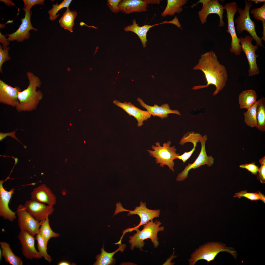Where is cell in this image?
<instances>
[{"label": "cell", "instance_id": "obj_1", "mask_svg": "<svg viewBox=\"0 0 265 265\" xmlns=\"http://www.w3.org/2000/svg\"><path fill=\"white\" fill-rule=\"evenodd\" d=\"M193 69L202 71L207 83L206 85L195 86L192 88V90L205 88L213 85L216 87L213 93V96H215L225 86L228 78L227 70L224 65L220 63L215 53L213 51L202 54L198 63Z\"/></svg>", "mask_w": 265, "mask_h": 265}, {"label": "cell", "instance_id": "obj_2", "mask_svg": "<svg viewBox=\"0 0 265 265\" xmlns=\"http://www.w3.org/2000/svg\"><path fill=\"white\" fill-rule=\"evenodd\" d=\"M26 75L29 80V84L26 89L18 93L19 102L15 107L18 112L31 111L35 109L43 97L41 91L36 90L37 88L40 87L41 84L39 78L30 71L26 73Z\"/></svg>", "mask_w": 265, "mask_h": 265}, {"label": "cell", "instance_id": "obj_3", "mask_svg": "<svg viewBox=\"0 0 265 265\" xmlns=\"http://www.w3.org/2000/svg\"><path fill=\"white\" fill-rule=\"evenodd\" d=\"M162 223L157 220L154 222L153 220L149 221L143 225V229L140 230L138 228L136 229V233L132 236L129 237L128 242L131 244L130 249L133 250L134 248L143 251L142 248L145 244L144 240L150 239L155 248L159 245L158 234L159 232L163 231L164 226H160Z\"/></svg>", "mask_w": 265, "mask_h": 265}, {"label": "cell", "instance_id": "obj_4", "mask_svg": "<svg viewBox=\"0 0 265 265\" xmlns=\"http://www.w3.org/2000/svg\"><path fill=\"white\" fill-rule=\"evenodd\" d=\"M227 252L235 258L236 256V251L225 244L220 243L208 242L200 246L191 254L188 260L190 265H194L198 261L203 259L209 262L213 260L217 254L221 252Z\"/></svg>", "mask_w": 265, "mask_h": 265}, {"label": "cell", "instance_id": "obj_5", "mask_svg": "<svg viewBox=\"0 0 265 265\" xmlns=\"http://www.w3.org/2000/svg\"><path fill=\"white\" fill-rule=\"evenodd\" d=\"M171 144V141H168L161 146L160 142H157L155 143V146H151L152 150L148 149L147 151L150 156L155 158L156 163L159 164L160 166L162 167L166 165L170 170L174 172V160L178 159L177 157L180 155L176 152L177 149L175 146H170Z\"/></svg>", "mask_w": 265, "mask_h": 265}, {"label": "cell", "instance_id": "obj_6", "mask_svg": "<svg viewBox=\"0 0 265 265\" xmlns=\"http://www.w3.org/2000/svg\"><path fill=\"white\" fill-rule=\"evenodd\" d=\"M245 6L244 9H242L240 7L237 8V12L239 15L234 20V23L237 24L236 31L239 34L242 33L244 30L247 31L255 40L256 45L264 47L262 43V40L256 33L255 28L256 24L250 18V10L253 6L252 2L246 0H245Z\"/></svg>", "mask_w": 265, "mask_h": 265}, {"label": "cell", "instance_id": "obj_7", "mask_svg": "<svg viewBox=\"0 0 265 265\" xmlns=\"http://www.w3.org/2000/svg\"><path fill=\"white\" fill-rule=\"evenodd\" d=\"M237 3L234 1L227 3L224 6L226 12L227 21V29L226 31L230 34L231 38L229 51L231 53L238 56L240 54L242 49L239 38L237 35L234 19L237 12Z\"/></svg>", "mask_w": 265, "mask_h": 265}, {"label": "cell", "instance_id": "obj_8", "mask_svg": "<svg viewBox=\"0 0 265 265\" xmlns=\"http://www.w3.org/2000/svg\"><path fill=\"white\" fill-rule=\"evenodd\" d=\"M207 139V136L205 135L203 136L200 141L201 144V149L198 157L192 163H188L185 167L184 170L179 173L176 178V180L178 181H183L188 177L189 170L191 169L198 168L202 165H207L210 167L214 163V159L211 156H208L205 149V144Z\"/></svg>", "mask_w": 265, "mask_h": 265}, {"label": "cell", "instance_id": "obj_9", "mask_svg": "<svg viewBox=\"0 0 265 265\" xmlns=\"http://www.w3.org/2000/svg\"><path fill=\"white\" fill-rule=\"evenodd\" d=\"M16 212L20 230L27 232L34 236L38 233L42 221L36 220L26 211L24 205L21 204L18 206Z\"/></svg>", "mask_w": 265, "mask_h": 265}, {"label": "cell", "instance_id": "obj_10", "mask_svg": "<svg viewBox=\"0 0 265 265\" xmlns=\"http://www.w3.org/2000/svg\"><path fill=\"white\" fill-rule=\"evenodd\" d=\"M239 38L242 50L245 54L249 65L248 76L251 77L259 74L260 72L256 62L258 55L255 53L258 46L252 44L253 39L249 35L244 38L241 37Z\"/></svg>", "mask_w": 265, "mask_h": 265}, {"label": "cell", "instance_id": "obj_11", "mask_svg": "<svg viewBox=\"0 0 265 265\" xmlns=\"http://www.w3.org/2000/svg\"><path fill=\"white\" fill-rule=\"evenodd\" d=\"M146 202L141 201L140 202V205L136 207L134 210H126V212H129L127 214L128 216L133 214L137 215L140 217V221L139 224L136 226L132 228H129L123 230L122 235L120 239V240H122L123 236L127 233L134 231L148 221L153 220L155 218L159 217L160 211L159 209H149L146 207Z\"/></svg>", "mask_w": 265, "mask_h": 265}, {"label": "cell", "instance_id": "obj_12", "mask_svg": "<svg viewBox=\"0 0 265 265\" xmlns=\"http://www.w3.org/2000/svg\"><path fill=\"white\" fill-rule=\"evenodd\" d=\"M27 232L20 230L18 237L23 254L27 259H40L42 257L35 247V238Z\"/></svg>", "mask_w": 265, "mask_h": 265}, {"label": "cell", "instance_id": "obj_13", "mask_svg": "<svg viewBox=\"0 0 265 265\" xmlns=\"http://www.w3.org/2000/svg\"><path fill=\"white\" fill-rule=\"evenodd\" d=\"M24 206L26 211L37 220L42 221L52 214L54 211L53 206L32 199L27 200Z\"/></svg>", "mask_w": 265, "mask_h": 265}, {"label": "cell", "instance_id": "obj_14", "mask_svg": "<svg viewBox=\"0 0 265 265\" xmlns=\"http://www.w3.org/2000/svg\"><path fill=\"white\" fill-rule=\"evenodd\" d=\"M25 12V17L21 19L22 23L19 28L12 34L5 35L8 36L7 38L8 41L16 40L18 42H22L25 40L29 38L30 36V30H33L35 31H38L37 29L33 27L31 23L32 11H30Z\"/></svg>", "mask_w": 265, "mask_h": 265}, {"label": "cell", "instance_id": "obj_15", "mask_svg": "<svg viewBox=\"0 0 265 265\" xmlns=\"http://www.w3.org/2000/svg\"><path fill=\"white\" fill-rule=\"evenodd\" d=\"M5 180H0V216L12 222L16 218V212L10 209L9 204L15 189L12 188L9 191L6 190L3 186Z\"/></svg>", "mask_w": 265, "mask_h": 265}, {"label": "cell", "instance_id": "obj_16", "mask_svg": "<svg viewBox=\"0 0 265 265\" xmlns=\"http://www.w3.org/2000/svg\"><path fill=\"white\" fill-rule=\"evenodd\" d=\"M224 7L217 0H210L204 7L198 12V16L202 24L207 21L208 16L211 14H216L219 16L220 21L218 26L222 27L225 25L223 20Z\"/></svg>", "mask_w": 265, "mask_h": 265}, {"label": "cell", "instance_id": "obj_17", "mask_svg": "<svg viewBox=\"0 0 265 265\" xmlns=\"http://www.w3.org/2000/svg\"><path fill=\"white\" fill-rule=\"evenodd\" d=\"M20 88L13 87L0 80V103L16 107L19 104L18 95Z\"/></svg>", "mask_w": 265, "mask_h": 265}, {"label": "cell", "instance_id": "obj_18", "mask_svg": "<svg viewBox=\"0 0 265 265\" xmlns=\"http://www.w3.org/2000/svg\"><path fill=\"white\" fill-rule=\"evenodd\" d=\"M113 103L123 110L129 115L134 117L137 121L138 127L142 126L145 121L150 118L151 115L147 111L143 110L136 107L131 102H124L121 103L117 100H114Z\"/></svg>", "mask_w": 265, "mask_h": 265}, {"label": "cell", "instance_id": "obj_19", "mask_svg": "<svg viewBox=\"0 0 265 265\" xmlns=\"http://www.w3.org/2000/svg\"><path fill=\"white\" fill-rule=\"evenodd\" d=\"M31 199L53 206L56 202V198L51 189L44 184L33 189L31 193Z\"/></svg>", "mask_w": 265, "mask_h": 265}, {"label": "cell", "instance_id": "obj_20", "mask_svg": "<svg viewBox=\"0 0 265 265\" xmlns=\"http://www.w3.org/2000/svg\"><path fill=\"white\" fill-rule=\"evenodd\" d=\"M137 101L141 106L146 109L149 114L154 116H156L163 119L167 117L168 114H170L181 115L178 110L171 109L169 105L167 104H164L160 106L155 104L153 106H151L145 104L140 98H138Z\"/></svg>", "mask_w": 265, "mask_h": 265}, {"label": "cell", "instance_id": "obj_21", "mask_svg": "<svg viewBox=\"0 0 265 265\" xmlns=\"http://www.w3.org/2000/svg\"><path fill=\"white\" fill-rule=\"evenodd\" d=\"M147 6L145 0H124L119 4L118 8L119 11L128 14L146 11Z\"/></svg>", "mask_w": 265, "mask_h": 265}, {"label": "cell", "instance_id": "obj_22", "mask_svg": "<svg viewBox=\"0 0 265 265\" xmlns=\"http://www.w3.org/2000/svg\"><path fill=\"white\" fill-rule=\"evenodd\" d=\"M132 24L125 27L124 30L125 31H131L136 34L140 39L144 47L146 46L147 41L146 38L147 34L150 28L159 24L166 23H171L170 21H164L159 24H156L152 25H145L142 26H139L136 23V20L134 19L132 21Z\"/></svg>", "mask_w": 265, "mask_h": 265}, {"label": "cell", "instance_id": "obj_23", "mask_svg": "<svg viewBox=\"0 0 265 265\" xmlns=\"http://www.w3.org/2000/svg\"><path fill=\"white\" fill-rule=\"evenodd\" d=\"M104 245L102 248L101 249V253L96 256V261L94 263L93 265H109L114 264L115 263L116 260L113 257L114 255L119 251L122 252H123L126 247V244L121 243L119 244L118 248L115 251L109 253L104 250Z\"/></svg>", "mask_w": 265, "mask_h": 265}, {"label": "cell", "instance_id": "obj_24", "mask_svg": "<svg viewBox=\"0 0 265 265\" xmlns=\"http://www.w3.org/2000/svg\"><path fill=\"white\" fill-rule=\"evenodd\" d=\"M257 95L255 91L247 90L242 92L238 97V104L240 109H248L257 101Z\"/></svg>", "mask_w": 265, "mask_h": 265}, {"label": "cell", "instance_id": "obj_25", "mask_svg": "<svg viewBox=\"0 0 265 265\" xmlns=\"http://www.w3.org/2000/svg\"><path fill=\"white\" fill-rule=\"evenodd\" d=\"M0 245L1 248L2 256L6 262L12 265H23L22 260L13 253L9 244L5 241L1 242Z\"/></svg>", "mask_w": 265, "mask_h": 265}, {"label": "cell", "instance_id": "obj_26", "mask_svg": "<svg viewBox=\"0 0 265 265\" xmlns=\"http://www.w3.org/2000/svg\"><path fill=\"white\" fill-rule=\"evenodd\" d=\"M187 0H168L167 6L161 15L163 17L173 16L175 13L181 12L183 6L187 3Z\"/></svg>", "mask_w": 265, "mask_h": 265}, {"label": "cell", "instance_id": "obj_27", "mask_svg": "<svg viewBox=\"0 0 265 265\" xmlns=\"http://www.w3.org/2000/svg\"><path fill=\"white\" fill-rule=\"evenodd\" d=\"M77 14L76 11H71L69 8H67L59 20V23L60 26L64 29L73 32L74 21Z\"/></svg>", "mask_w": 265, "mask_h": 265}, {"label": "cell", "instance_id": "obj_28", "mask_svg": "<svg viewBox=\"0 0 265 265\" xmlns=\"http://www.w3.org/2000/svg\"><path fill=\"white\" fill-rule=\"evenodd\" d=\"M257 101V125L256 127L260 131L263 132L265 131V98L262 97Z\"/></svg>", "mask_w": 265, "mask_h": 265}, {"label": "cell", "instance_id": "obj_29", "mask_svg": "<svg viewBox=\"0 0 265 265\" xmlns=\"http://www.w3.org/2000/svg\"><path fill=\"white\" fill-rule=\"evenodd\" d=\"M38 233L43 238L47 246L48 242L51 238H57L60 236L59 233L54 232L52 229L49 225L48 217L42 221Z\"/></svg>", "mask_w": 265, "mask_h": 265}, {"label": "cell", "instance_id": "obj_30", "mask_svg": "<svg viewBox=\"0 0 265 265\" xmlns=\"http://www.w3.org/2000/svg\"><path fill=\"white\" fill-rule=\"evenodd\" d=\"M257 101L243 113L244 122L246 125L251 128L257 125L256 107Z\"/></svg>", "mask_w": 265, "mask_h": 265}, {"label": "cell", "instance_id": "obj_31", "mask_svg": "<svg viewBox=\"0 0 265 265\" xmlns=\"http://www.w3.org/2000/svg\"><path fill=\"white\" fill-rule=\"evenodd\" d=\"M250 13L253 14L254 18L262 22L263 27V36L261 38L262 39L265 41V3L263 5L259 8H255L251 10Z\"/></svg>", "mask_w": 265, "mask_h": 265}, {"label": "cell", "instance_id": "obj_32", "mask_svg": "<svg viewBox=\"0 0 265 265\" xmlns=\"http://www.w3.org/2000/svg\"><path fill=\"white\" fill-rule=\"evenodd\" d=\"M36 239L37 241V248L38 251L42 257L49 263L52 261L50 256L47 253V246L42 236L39 233L36 235Z\"/></svg>", "mask_w": 265, "mask_h": 265}, {"label": "cell", "instance_id": "obj_33", "mask_svg": "<svg viewBox=\"0 0 265 265\" xmlns=\"http://www.w3.org/2000/svg\"><path fill=\"white\" fill-rule=\"evenodd\" d=\"M203 137L201 134L194 132H188L185 134L179 142V144L183 145L185 143L190 142L193 146H197L198 142H200Z\"/></svg>", "mask_w": 265, "mask_h": 265}, {"label": "cell", "instance_id": "obj_34", "mask_svg": "<svg viewBox=\"0 0 265 265\" xmlns=\"http://www.w3.org/2000/svg\"><path fill=\"white\" fill-rule=\"evenodd\" d=\"M72 1L71 0H64L60 4L58 3L55 4H53L52 8L48 12L50 15L49 19L51 21L55 20L59 14H57L59 11L64 8H69V6Z\"/></svg>", "mask_w": 265, "mask_h": 265}, {"label": "cell", "instance_id": "obj_35", "mask_svg": "<svg viewBox=\"0 0 265 265\" xmlns=\"http://www.w3.org/2000/svg\"><path fill=\"white\" fill-rule=\"evenodd\" d=\"M10 48L7 47L3 49L2 45H0V72L2 73V66L3 63L11 59L9 56L8 52Z\"/></svg>", "mask_w": 265, "mask_h": 265}, {"label": "cell", "instance_id": "obj_36", "mask_svg": "<svg viewBox=\"0 0 265 265\" xmlns=\"http://www.w3.org/2000/svg\"><path fill=\"white\" fill-rule=\"evenodd\" d=\"M243 197H246L251 200H256L260 199L257 193L247 192L246 190L243 191L236 193L234 196V197L239 198Z\"/></svg>", "mask_w": 265, "mask_h": 265}, {"label": "cell", "instance_id": "obj_37", "mask_svg": "<svg viewBox=\"0 0 265 265\" xmlns=\"http://www.w3.org/2000/svg\"><path fill=\"white\" fill-rule=\"evenodd\" d=\"M259 162L261 164L260 167L259 168L257 178L258 179L260 180L262 183H265V157L261 159Z\"/></svg>", "mask_w": 265, "mask_h": 265}, {"label": "cell", "instance_id": "obj_38", "mask_svg": "<svg viewBox=\"0 0 265 265\" xmlns=\"http://www.w3.org/2000/svg\"><path fill=\"white\" fill-rule=\"evenodd\" d=\"M24 7L23 9L25 12L30 11L31 8L34 5L38 4L43 5L44 0H23Z\"/></svg>", "mask_w": 265, "mask_h": 265}, {"label": "cell", "instance_id": "obj_39", "mask_svg": "<svg viewBox=\"0 0 265 265\" xmlns=\"http://www.w3.org/2000/svg\"><path fill=\"white\" fill-rule=\"evenodd\" d=\"M240 168L245 169L251 172L253 175H257L259 170V167L254 162L242 164L239 166Z\"/></svg>", "mask_w": 265, "mask_h": 265}, {"label": "cell", "instance_id": "obj_40", "mask_svg": "<svg viewBox=\"0 0 265 265\" xmlns=\"http://www.w3.org/2000/svg\"><path fill=\"white\" fill-rule=\"evenodd\" d=\"M120 0H108V5L111 10L113 12L118 13L119 11L118 8L119 3L121 1Z\"/></svg>", "mask_w": 265, "mask_h": 265}, {"label": "cell", "instance_id": "obj_41", "mask_svg": "<svg viewBox=\"0 0 265 265\" xmlns=\"http://www.w3.org/2000/svg\"><path fill=\"white\" fill-rule=\"evenodd\" d=\"M196 146H194L193 148L190 151L187 152H185L182 155L177 156L178 159L182 160L183 163H184L190 157L195 150V148Z\"/></svg>", "mask_w": 265, "mask_h": 265}, {"label": "cell", "instance_id": "obj_42", "mask_svg": "<svg viewBox=\"0 0 265 265\" xmlns=\"http://www.w3.org/2000/svg\"><path fill=\"white\" fill-rule=\"evenodd\" d=\"M17 129H16L13 132H9L8 133H3L2 132H0V141H1L4 138H5L6 136H10L14 139H15L17 140L21 144H22L23 146H24V148H26V146H24L20 142V141L16 137L15 135V131Z\"/></svg>", "mask_w": 265, "mask_h": 265}, {"label": "cell", "instance_id": "obj_43", "mask_svg": "<svg viewBox=\"0 0 265 265\" xmlns=\"http://www.w3.org/2000/svg\"><path fill=\"white\" fill-rule=\"evenodd\" d=\"M5 36V35H2L0 32V42L1 44H2L3 49L8 47L10 43L7 39L6 38Z\"/></svg>", "mask_w": 265, "mask_h": 265}, {"label": "cell", "instance_id": "obj_44", "mask_svg": "<svg viewBox=\"0 0 265 265\" xmlns=\"http://www.w3.org/2000/svg\"><path fill=\"white\" fill-rule=\"evenodd\" d=\"M210 0H200L197 3L195 4H193L191 6L189 7L193 8L194 6H196L199 3H202V7L205 6L210 1Z\"/></svg>", "mask_w": 265, "mask_h": 265}, {"label": "cell", "instance_id": "obj_45", "mask_svg": "<svg viewBox=\"0 0 265 265\" xmlns=\"http://www.w3.org/2000/svg\"><path fill=\"white\" fill-rule=\"evenodd\" d=\"M0 1L4 3L6 5L8 6L12 5L15 6V4L12 0H0Z\"/></svg>", "mask_w": 265, "mask_h": 265}, {"label": "cell", "instance_id": "obj_46", "mask_svg": "<svg viewBox=\"0 0 265 265\" xmlns=\"http://www.w3.org/2000/svg\"><path fill=\"white\" fill-rule=\"evenodd\" d=\"M161 0H145L146 3L148 4H159Z\"/></svg>", "mask_w": 265, "mask_h": 265}, {"label": "cell", "instance_id": "obj_47", "mask_svg": "<svg viewBox=\"0 0 265 265\" xmlns=\"http://www.w3.org/2000/svg\"><path fill=\"white\" fill-rule=\"evenodd\" d=\"M258 194L259 196L260 199L262 200L264 203L265 202V195L259 191L257 193Z\"/></svg>", "mask_w": 265, "mask_h": 265}, {"label": "cell", "instance_id": "obj_48", "mask_svg": "<svg viewBox=\"0 0 265 265\" xmlns=\"http://www.w3.org/2000/svg\"><path fill=\"white\" fill-rule=\"evenodd\" d=\"M248 1L254 2L255 4L262 2L264 3L265 2V0H248Z\"/></svg>", "mask_w": 265, "mask_h": 265}, {"label": "cell", "instance_id": "obj_49", "mask_svg": "<svg viewBox=\"0 0 265 265\" xmlns=\"http://www.w3.org/2000/svg\"><path fill=\"white\" fill-rule=\"evenodd\" d=\"M58 265H70V264L66 261H62L59 262L58 264Z\"/></svg>", "mask_w": 265, "mask_h": 265}, {"label": "cell", "instance_id": "obj_50", "mask_svg": "<svg viewBox=\"0 0 265 265\" xmlns=\"http://www.w3.org/2000/svg\"><path fill=\"white\" fill-rule=\"evenodd\" d=\"M0 156H3V157H12L13 158V159H14V160H15V164H14V166H13V167L12 170V171H11V172L10 173V174L12 172V170H13V168H14V166H15V165L16 164H17V163L18 162V158H15L14 157H11V156H2L1 155H0Z\"/></svg>", "mask_w": 265, "mask_h": 265}, {"label": "cell", "instance_id": "obj_51", "mask_svg": "<svg viewBox=\"0 0 265 265\" xmlns=\"http://www.w3.org/2000/svg\"><path fill=\"white\" fill-rule=\"evenodd\" d=\"M1 256H2L1 250V249H0V260H1Z\"/></svg>", "mask_w": 265, "mask_h": 265}, {"label": "cell", "instance_id": "obj_52", "mask_svg": "<svg viewBox=\"0 0 265 265\" xmlns=\"http://www.w3.org/2000/svg\"><path fill=\"white\" fill-rule=\"evenodd\" d=\"M66 161H67V159H66Z\"/></svg>", "mask_w": 265, "mask_h": 265}, {"label": "cell", "instance_id": "obj_53", "mask_svg": "<svg viewBox=\"0 0 265 265\" xmlns=\"http://www.w3.org/2000/svg\"><path fill=\"white\" fill-rule=\"evenodd\" d=\"M70 124V125H72V124H71V123H70V124Z\"/></svg>", "mask_w": 265, "mask_h": 265}, {"label": "cell", "instance_id": "obj_54", "mask_svg": "<svg viewBox=\"0 0 265 265\" xmlns=\"http://www.w3.org/2000/svg\"><path fill=\"white\" fill-rule=\"evenodd\" d=\"M79 111H80V109H79Z\"/></svg>", "mask_w": 265, "mask_h": 265}]
</instances>
